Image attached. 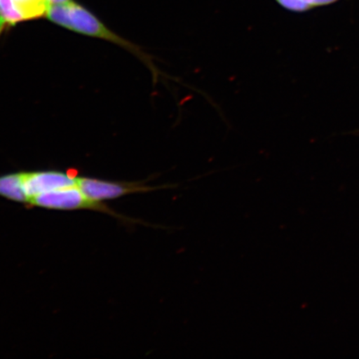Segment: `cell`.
Wrapping results in <instances>:
<instances>
[{
  "label": "cell",
  "mask_w": 359,
  "mask_h": 359,
  "mask_svg": "<svg viewBox=\"0 0 359 359\" xmlns=\"http://www.w3.org/2000/svg\"><path fill=\"white\" fill-rule=\"evenodd\" d=\"M46 17L49 20L62 28L120 45L121 47L127 49L128 51L131 52L144 62L151 72L155 83L161 77V74L157 69L151 56L142 52L137 45L130 43L128 40L111 32L92 12L81 4L71 1L65 4L51 6L48 8Z\"/></svg>",
  "instance_id": "1"
},
{
  "label": "cell",
  "mask_w": 359,
  "mask_h": 359,
  "mask_svg": "<svg viewBox=\"0 0 359 359\" xmlns=\"http://www.w3.org/2000/svg\"><path fill=\"white\" fill-rule=\"evenodd\" d=\"M32 208L50 210H92L114 215L120 219L131 223H140L137 219L122 217L107 208L102 201H94L88 197L78 186L61 188L55 191L42 193L32 197L26 204ZM144 223V222H143Z\"/></svg>",
  "instance_id": "2"
},
{
  "label": "cell",
  "mask_w": 359,
  "mask_h": 359,
  "mask_svg": "<svg viewBox=\"0 0 359 359\" xmlns=\"http://www.w3.org/2000/svg\"><path fill=\"white\" fill-rule=\"evenodd\" d=\"M147 182H109L96 178L78 177L77 186L90 198L97 201L118 199L119 197L136 193L173 189L178 187L177 184H164L151 187L146 185Z\"/></svg>",
  "instance_id": "3"
},
{
  "label": "cell",
  "mask_w": 359,
  "mask_h": 359,
  "mask_svg": "<svg viewBox=\"0 0 359 359\" xmlns=\"http://www.w3.org/2000/svg\"><path fill=\"white\" fill-rule=\"evenodd\" d=\"M22 187L28 201L42 193L77 186V173L58 172V170H39L21 172Z\"/></svg>",
  "instance_id": "4"
},
{
  "label": "cell",
  "mask_w": 359,
  "mask_h": 359,
  "mask_svg": "<svg viewBox=\"0 0 359 359\" xmlns=\"http://www.w3.org/2000/svg\"><path fill=\"white\" fill-rule=\"evenodd\" d=\"M0 196L20 203H28V197L22 187L21 172L0 177Z\"/></svg>",
  "instance_id": "5"
},
{
  "label": "cell",
  "mask_w": 359,
  "mask_h": 359,
  "mask_svg": "<svg viewBox=\"0 0 359 359\" xmlns=\"http://www.w3.org/2000/svg\"><path fill=\"white\" fill-rule=\"evenodd\" d=\"M13 6L25 21L40 19L46 16L49 7L48 0H12Z\"/></svg>",
  "instance_id": "6"
},
{
  "label": "cell",
  "mask_w": 359,
  "mask_h": 359,
  "mask_svg": "<svg viewBox=\"0 0 359 359\" xmlns=\"http://www.w3.org/2000/svg\"><path fill=\"white\" fill-rule=\"evenodd\" d=\"M25 21L12 0H0V36L8 29Z\"/></svg>",
  "instance_id": "7"
},
{
  "label": "cell",
  "mask_w": 359,
  "mask_h": 359,
  "mask_svg": "<svg viewBox=\"0 0 359 359\" xmlns=\"http://www.w3.org/2000/svg\"><path fill=\"white\" fill-rule=\"evenodd\" d=\"M283 8L290 11L303 13L309 11L306 4L302 0H276Z\"/></svg>",
  "instance_id": "8"
},
{
  "label": "cell",
  "mask_w": 359,
  "mask_h": 359,
  "mask_svg": "<svg viewBox=\"0 0 359 359\" xmlns=\"http://www.w3.org/2000/svg\"><path fill=\"white\" fill-rule=\"evenodd\" d=\"M51 6H57V4H65L71 2V0H48Z\"/></svg>",
  "instance_id": "9"
}]
</instances>
